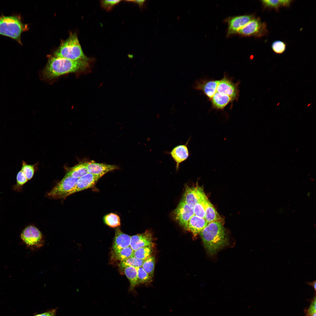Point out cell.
I'll return each mask as SVG.
<instances>
[{
    "label": "cell",
    "mask_w": 316,
    "mask_h": 316,
    "mask_svg": "<svg viewBox=\"0 0 316 316\" xmlns=\"http://www.w3.org/2000/svg\"><path fill=\"white\" fill-rule=\"evenodd\" d=\"M90 61V59L72 60L54 56L49 59L42 75L44 80H50L69 73L85 72L89 68Z\"/></svg>",
    "instance_id": "1"
},
{
    "label": "cell",
    "mask_w": 316,
    "mask_h": 316,
    "mask_svg": "<svg viewBox=\"0 0 316 316\" xmlns=\"http://www.w3.org/2000/svg\"><path fill=\"white\" fill-rule=\"evenodd\" d=\"M222 222L208 223L200 233L204 246L207 253L213 255L228 244Z\"/></svg>",
    "instance_id": "2"
},
{
    "label": "cell",
    "mask_w": 316,
    "mask_h": 316,
    "mask_svg": "<svg viewBox=\"0 0 316 316\" xmlns=\"http://www.w3.org/2000/svg\"><path fill=\"white\" fill-rule=\"evenodd\" d=\"M27 24L23 23L19 15L0 16V35L10 37L22 45L21 35L28 30Z\"/></svg>",
    "instance_id": "3"
},
{
    "label": "cell",
    "mask_w": 316,
    "mask_h": 316,
    "mask_svg": "<svg viewBox=\"0 0 316 316\" xmlns=\"http://www.w3.org/2000/svg\"><path fill=\"white\" fill-rule=\"evenodd\" d=\"M54 55L74 61L90 59L83 53L75 33H71L66 40L61 43Z\"/></svg>",
    "instance_id": "4"
},
{
    "label": "cell",
    "mask_w": 316,
    "mask_h": 316,
    "mask_svg": "<svg viewBox=\"0 0 316 316\" xmlns=\"http://www.w3.org/2000/svg\"><path fill=\"white\" fill-rule=\"evenodd\" d=\"M78 179L67 173L63 179L48 193V196L54 199L67 197L75 187Z\"/></svg>",
    "instance_id": "5"
},
{
    "label": "cell",
    "mask_w": 316,
    "mask_h": 316,
    "mask_svg": "<svg viewBox=\"0 0 316 316\" xmlns=\"http://www.w3.org/2000/svg\"><path fill=\"white\" fill-rule=\"evenodd\" d=\"M238 33L243 36L261 37L267 35L268 31L266 23L262 22L260 18L255 17Z\"/></svg>",
    "instance_id": "6"
},
{
    "label": "cell",
    "mask_w": 316,
    "mask_h": 316,
    "mask_svg": "<svg viewBox=\"0 0 316 316\" xmlns=\"http://www.w3.org/2000/svg\"><path fill=\"white\" fill-rule=\"evenodd\" d=\"M21 238L27 246L34 250L41 248L44 244L41 232L33 226L25 228L21 233Z\"/></svg>",
    "instance_id": "7"
},
{
    "label": "cell",
    "mask_w": 316,
    "mask_h": 316,
    "mask_svg": "<svg viewBox=\"0 0 316 316\" xmlns=\"http://www.w3.org/2000/svg\"><path fill=\"white\" fill-rule=\"evenodd\" d=\"M173 214L176 221L185 229L189 220L194 214L193 208L182 200L174 211Z\"/></svg>",
    "instance_id": "8"
},
{
    "label": "cell",
    "mask_w": 316,
    "mask_h": 316,
    "mask_svg": "<svg viewBox=\"0 0 316 316\" xmlns=\"http://www.w3.org/2000/svg\"><path fill=\"white\" fill-rule=\"evenodd\" d=\"M206 197L203 188L197 185L194 187L187 186L182 200L193 208L196 203Z\"/></svg>",
    "instance_id": "9"
},
{
    "label": "cell",
    "mask_w": 316,
    "mask_h": 316,
    "mask_svg": "<svg viewBox=\"0 0 316 316\" xmlns=\"http://www.w3.org/2000/svg\"><path fill=\"white\" fill-rule=\"evenodd\" d=\"M238 85L224 75L223 78L219 80L217 92L229 96L233 101L236 100L239 95Z\"/></svg>",
    "instance_id": "10"
},
{
    "label": "cell",
    "mask_w": 316,
    "mask_h": 316,
    "mask_svg": "<svg viewBox=\"0 0 316 316\" xmlns=\"http://www.w3.org/2000/svg\"><path fill=\"white\" fill-rule=\"evenodd\" d=\"M131 236L122 232L117 228L112 247L113 256L117 254L123 248L130 246Z\"/></svg>",
    "instance_id": "11"
},
{
    "label": "cell",
    "mask_w": 316,
    "mask_h": 316,
    "mask_svg": "<svg viewBox=\"0 0 316 316\" xmlns=\"http://www.w3.org/2000/svg\"><path fill=\"white\" fill-rule=\"evenodd\" d=\"M255 17L252 15H246L235 16L230 18L228 21V35L238 33L241 29Z\"/></svg>",
    "instance_id": "12"
},
{
    "label": "cell",
    "mask_w": 316,
    "mask_h": 316,
    "mask_svg": "<svg viewBox=\"0 0 316 316\" xmlns=\"http://www.w3.org/2000/svg\"><path fill=\"white\" fill-rule=\"evenodd\" d=\"M154 246L152 234L148 230L131 237L130 247L133 251L145 246Z\"/></svg>",
    "instance_id": "13"
},
{
    "label": "cell",
    "mask_w": 316,
    "mask_h": 316,
    "mask_svg": "<svg viewBox=\"0 0 316 316\" xmlns=\"http://www.w3.org/2000/svg\"><path fill=\"white\" fill-rule=\"evenodd\" d=\"M219 80L201 79L195 82L193 87L201 90L211 99L217 92Z\"/></svg>",
    "instance_id": "14"
},
{
    "label": "cell",
    "mask_w": 316,
    "mask_h": 316,
    "mask_svg": "<svg viewBox=\"0 0 316 316\" xmlns=\"http://www.w3.org/2000/svg\"><path fill=\"white\" fill-rule=\"evenodd\" d=\"M100 178L92 174L87 173L78 179L75 187L70 192L69 195L92 188Z\"/></svg>",
    "instance_id": "15"
},
{
    "label": "cell",
    "mask_w": 316,
    "mask_h": 316,
    "mask_svg": "<svg viewBox=\"0 0 316 316\" xmlns=\"http://www.w3.org/2000/svg\"><path fill=\"white\" fill-rule=\"evenodd\" d=\"M189 139L184 145H178L174 148L169 154L176 164V169L178 170L180 164L188 159L190 155L188 147Z\"/></svg>",
    "instance_id": "16"
},
{
    "label": "cell",
    "mask_w": 316,
    "mask_h": 316,
    "mask_svg": "<svg viewBox=\"0 0 316 316\" xmlns=\"http://www.w3.org/2000/svg\"><path fill=\"white\" fill-rule=\"evenodd\" d=\"M86 163L88 173L92 174L100 178L107 173L118 169L117 166L113 165L98 163L94 161Z\"/></svg>",
    "instance_id": "17"
},
{
    "label": "cell",
    "mask_w": 316,
    "mask_h": 316,
    "mask_svg": "<svg viewBox=\"0 0 316 316\" xmlns=\"http://www.w3.org/2000/svg\"><path fill=\"white\" fill-rule=\"evenodd\" d=\"M208 224L205 218L194 214L189 220L185 229L191 232L195 236L201 233Z\"/></svg>",
    "instance_id": "18"
},
{
    "label": "cell",
    "mask_w": 316,
    "mask_h": 316,
    "mask_svg": "<svg viewBox=\"0 0 316 316\" xmlns=\"http://www.w3.org/2000/svg\"><path fill=\"white\" fill-rule=\"evenodd\" d=\"M213 107L218 109H222L233 101L229 96L216 92L210 99Z\"/></svg>",
    "instance_id": "19"
},
{
    "label": "cell",
    "mask_w": 316,
    "mask_h": 316,
    "mask_svg": "<svg viewBox=\"0 0 316 316\" xmlns=\"http://www.w3.org/2000/svg\"><path fill=\"white\" fill-rule=\"evenodd\" d=\"M293 1L290 0H263L261 1L264 9H274L278 10L282 7H288Z\"/></svg>",
    "instance_id": "20"
},
{
    "label": "cell",
    "mask_w": 316,
    "mask_h": 316,
    "mask_svg": "<svg viewBox=\"0 0 316 316\" xmlns=\"http://www.w3.org/2000/svg\"><path fill=\"white\" fill-rule=\"evenodd\" d=\"M205 219L208 223L217 221L222 222V218L207 198L206 202Z\"/></svg>",
    "instance_id": "21"
},
{
    "label": "cell",
    "mask_w": 316,
    "mask_h": 316,
    "mask_svg": "<svg viewBox=\"0 0 316 316\" xmlns=\"http://www.w3.org/2000/svg\"><path fill=\"white\" fill-rule=\"evenodd\" d=\"M125 274L129 281L130 290H132L137 285L138 272L136 267H127L123 268Z\"/></svg>",
    "instance_id": "22"
},
{
    "label": "cell",
    "mask_w": 316,
    "mask_h": 316,
    "mask_svg": "<svg viewBox=\"0 0 316 316\" xmlns=\"http://www.w3.org/2000/svg\"><path fill=\"white\" fill-rule=\"evenodd\" d=\"M153 251V246L143 247L133 251L131 257L145 260L152 256Z\"/></svg>",
    "instance_id": "23"
},
{
    "label": "cell",
    "mask_w": 316,
    "mask_h": 316,
    "mask_svg": "<svg viewBox=\"0 0 316 316\" xmlns=\"http://www.w3.org/2000/svg\"><path fill=\"white\" fill-rule=\"evenodd\" d=\"M87 173L85 162L77 165L73 167L67 173L73 178L78 179Z\"/></svg>",
    "instance_id": "24"
},
{
    "label": "cell",
    "mask_w": 316,
    "mask_h": 316,
    "mask_svg": "<svg viewBox=\"0 0 316 316\" xmlns=\"http://www.w3.org/2000/svg\"><path fill=\"white\" fill-rule=\"evenodd\" d=\"M104 220L107 225L111 227H117L121 225L119 217L115 213H110L107 214L104 217Z\"/></svg>",
    "instance_id": "25"
},
{
    "label": "cell",
    "mask_w": 316,
    "mask_h": 316,
    "mask_svg": "<svg viewBox=\"0 0 316 316\" xmlns=\"http://www.w3.org/2000/svg\"><path fill=\"white\" fill-rule=\"evenodd\" d=\"M145 260L139 259L134 257H130L127 259L120 261V267L122 268L127 267H142Z\"/></svg>",
    "instance_id": "26"
},
{
    "label": "cell",
    "mask_w": 316,
    "mask_h": 316,
    "mask_svg": "<svg viewBox=\"0 0 316 316\" xmlns=\"http://www.w3.org/2000/svg\"><path fill=\"white\" fill-rule=\"evenodd\" d=\"M155 261V257L151 256L145 260L142 266L144 270L152 277L154 275Z\"/></svg>",
    "instance_id": "27"
},
{
    "label": "cell",
    "mask_w": 316,
    "mask_h": 316,
    "mask_svg": "<svg viewBox=\"0 0 316 316\" xmlns=\"http://www.w3.org/2000/svg\"><path fill=\"white\" fill-rule=\"evenodd\" d=\"M133 252V250L130 246L123 248L112 257L115 260L123 261L131 257Z\"/></svg>",
    "instance_id": "28"
},
{
    "label": "cell",
    "mask_w": 316,
    "mask_h": 316,
    "mask_svg": "<svg viewBox=\"0 0 316 316\" xmlns=\"http://www.w3.org/2000/svg\"><path fill=\"white\" fill-rule=\"evenodd\" d=\"M207 198L200 200L194 206L193 209L194 214L200 217L205 218L206 200Z\"/></svg>",
    "instance_id": "29"
},
{
    "label": "cell",
    "mask_w": 316,
    "mask_h": 316,
    "mask_svg": "<svg viewBox=\"0 0 316 316\" xmlns=\"http://www.w3.org/2000/svg\"><path fill=\"white\" fill-rule=\"evenodd\" d=\"M138 272V283L148 284L152 281V277L144 270L142 267H136Z\"/></svg>",
    "instance_id": "30"
},
{
    "label": "cell",
    "mask_w": 316,
    "mask_h": 316,
    "mask_svg": "<svg viewBox=\"0 0 316 316\" xmlns=\"http://www.w3.org/2000/svg\"><path fill=\"white\" fill-rule=\"evenodd\" d=\"M286 45L285 42L280 40H276L272 44V49L273 51L277 54L284 53L286 49Z\"/></svg>",
    "instance_id": "31"
},
{
    "label": "cell",
    "mask_w": 316,
    "mask_h": 316,
    "mask_svg": "<svg viewBox=\"0 0 316 316\" xmlns=\"http://www.w3.org/2000/svg\"><path fill=\"white\" fill-rule=\"evenodd\" d=\"M21 171L24 173L28 180L33 176L34 172V167L32 165L28 164L23 162Z\"/></svg>",
    "instance_id": "32"
},
{
    "label": "cell",
    "mask_w": 316,
    "mask_h": 316,
    "mask_svg": "<svg viewBox=\"0 0 316 316\" xmlns=\"http://www.w3.org/2000/svg\"><path fill=\"white\" fill-rule=\"evenodd\" d=\"M316 295L313 299L311 300L310 304L308 308H305L304 312L305 316H310L313 314L315 313L316 312Z\"/></svg>",
    "instance_id": "33"
},
{
    "label": "cell",
    "mask_w": 316,
    "mask_h": 316,
    "mask_svg": "<svg viewBox=\"0 0 316 316\" xmlns=\"http://www.w3.org/2000/svg\"><path fill=\"white\" fill-rule=\"evenodd\" d=\"M121 0H102L101 5L102 7L107 11H110L115 5L118 4Z\"/></svg>",
    "instance_id": "34"
},
{
    "label": "cell",
    "mask_w": 316,
    "mask_h": 316,
    "mask_svg": "<svg viewBox=\"0 0 316 316\" xmlns=\"http://www.w3.org/2000/svg\"><path fill=\"white\" fill-rule=\"evenodd\" d=\"M28 181V180L24 173L22 171H20L18 174L17 176V183L18 185H22Z\"/></svg>",
    "instance_id": "35"
},
{
    "label": "cell",
    "mask_w": 316,
    "mask_h": 316,
    "mask_svg": "<svg viewBox=\"0 0 316 316\" xmlns=\"http://www.w3.org/2000/svg\"><path fill=\"white\" fill-rule=\"evenodd\" d=\"M57 309H52L45 312L36 314L33 316H56Z\"/></svg>",
    "instance_id": "36"
},
{
    "label": "cell",
    "mask_w": 316,
    "mask_h": 316,
    "mask_svg": "<svg viewBox=\"0 0 316 316\" xmlns=\"http://www.w3.org/2000/svg\"><path fill=\"white\" fill-rule=\"evenodd\" d=\"M132 1L133 2L135 3L138 4L141 7L144 4L145 1V0H132L130 1Z\"/></svg>",
    "instance_id": "37"
},
{
    "label": "cell",
    "mask_w": 316,
    "mask_h": 316,
    "mask_svg": "<svg viewBox=\"0 0 316 316\" xmlns=\"http://www.w3.org/2000/svg\"><path fill=\"white\" fill-rule=\"evenodd\" d=\"M307 284L310 286H312L315 291H316V281L315 280L312 282H307Z\"/></svg>",
    "instance_id": "38"
},
{
    "label": "cell",
    "mask_w": 316,
    "mask_h": 316,
    "mask_svg": "<svg viewBox=\"0 0 316 316\" xmlns=\"http://www.w3.org/2000/svg\"><path fill=\"white\" fill-rule=\"evenodd\" d=\"M310 316H316V313L313 314L312 315H311Z\"/></svg>",
    "instance_id": "39"
},
{
    "label": "cell",
    "mask_w": 316,
    "mask_h": 316,
    "mask_svg": "<svg viewBox=\"0 0 316 316\" xmlns=\"http://www.w3.org/2000/svg\"><path fill=\"white\" fill-rule=\"evenodd\" d=\"M311 104H311V103H309V104H308V105H307V106L308 107H309L310 106V105H311Z\"/></svg>",
    "instance_id": "40"
},
{
    "label": "cell",
    "mask_w": 316,
    "mask_h": 316,
    "mask_svg": "<svg viewBox=\"0 0 316 316\" xmlns=\"http://www.w3.org/2000/svg\"><path fill=\"white\" fill-rule=\"evenodd\" d=\"M280 104V103H279V102L278 103H277V104H276V105H277V106H278Z\"/></svg>",
    "instance_id": "41"
}]
</instances>
